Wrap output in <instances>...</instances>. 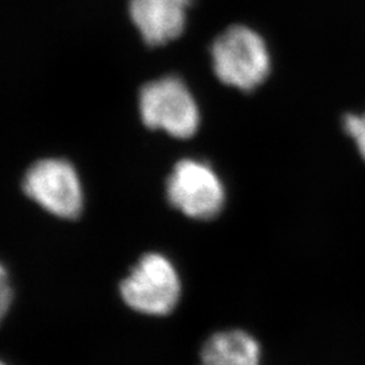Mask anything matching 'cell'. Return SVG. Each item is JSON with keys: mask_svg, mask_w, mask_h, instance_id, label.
<instances>
[{"mask_svg": "<svg viewBox=\"0 0 365 365\" xmlns=\"http://www.w3.org/2000/svg\"><path fill=\"white\" fill-rule=\"evenodd\" d=\"M167 197L185 217L209 221L221 212L226 194L218 173L195 158L179 161L167 179Z\"/></svg>", "mask_w": 365, "mask_h": 365, "instance_id": "cell-5", "label": "cell"}, {"mask_svg": "<svg viewBox=\"0 0 365 365\" xmlns=\"http://www.w3.org/2000/svg\"><path fill=\"white\" fill-rule=\"evenodd\" d=\"M24 191L41 209L60 220H76L84 209V192L76 168L64 158L36 161L25 173Z\"/></svg>", "mask_w": 365, "mask_h": 365, "instance_id": "cell-4", "label": "cell"}, {"mask_svg": "<svg viewBox=\"0 0 365 365\" xmlns=\"http://www.w3.org/2000/svg\"><path fill=\"white\" fill-rule=\"evenodd\" d=\"M215 76L223 84L250 92L271 72V54L257 31L244 25L227 27L211 45Z\"/></svg>", "mask_w": 365, "mask_h": 365, "instance_id": "cell-1", "label": "cell"}, {"mask_svg": "<svg viewBox=\"0 0 365 365\" xmlns=\"http://www.w3.org/2000/svg\"><path fill=\"white\" fill-rule=\"evenodd\" d=\"M138 110L148 129L164 131L179 140L195 135L200 125L195 98L178 76H164L144 84L138 96Z\"/></svg>", "mask_w": 365, "mask_h": 365, "instance_id": "cell-3", "label": "cell"}, {"mask_svg": "<svg viewBox=\"0 0 365 365\" xmlns=\"http://www.w3.org/2000/svg\"><path fill=\"white\" fill-rule=\"evenodd\" d=\"M344 129L352 137L360 155L365 160V114H348L342 120Z\"/></svg>", "mask_w": 365, "mask_h": 365, "instance_id": "cell-8", "label": "cell"}, {"mask_svg": "<svg viewBox=\"0 0 365 365\" xmlns=\"http://www.w3.org/2000/svg\"><path fill=\"white\" fill-rule=\"evenodd\" d=\"M119 292L125 304L135 313L165 317L179 304L182 280L167 256L150 252L134 264L120 282Z\"/></svg>", "mask_w": 365, "mask_h": 365, "instance_id": "cell-2", "label": "cell"}, {"mask_svg": "<svg viewBox=\"0 0 365 365\" xmlns=\"http://www.w3.org/2000/svg\"><path fill=\"white\" fill-rule=\"evenodd\" d=\"M0 365H7V364H6V363H4V361H1V360H0Z\"/></svg>", "mask_w": 365, "mask_h": 365, "instance_id": "cell-10", "label": "cell"}, {"mask_svg": "<svg viewBox=\"0 0 365 365\" xmlns=\"http://www.w3.org/2000/svg\"><path fill=\"white\" fill-rule=\"evenodd\" d=\"M260 359L257 339L240 329L212 334L200 351V365H260Z\"/></svg>", "mask_w": 365, "mask_h": 365, "instance_id": "cell-7", "label": "cell"}, {"mask_svg": "<svg viewBox=\"0 0 365 365\" xmlns=\"http://www.w3.org/2000/svg\"><path fill=\"white\" fill-rule=\"evenodd\" d=\"M13 298L14 291L10 274L4 268V265L0 264V322L9 313L13 303Z\"/></svg>", "mask_w": 365, "mask_h": 365, "instance_id": "cell-9", "label": "cell"}, {"mask_svg": "<svg viewBox=\"0 0 365 365\" xmlns=\"http://www.w3.org/2000/svg\"><path fill=\"white\" fill-rule=\"evenodd\" d=\"M194 0H129L131 22L150 48L168 45L185 30Z\"/></svg>", "mask_w": 365, "mask_h": 365, "instance_id": "cell-6", "label": "cell"}]
</instances>
